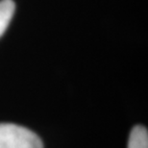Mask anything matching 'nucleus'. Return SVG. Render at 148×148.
<instances>
[{"label":"nucleus","mask_w":148,"mask_h":148,"mask_svg":"<svg viewBox=\"0 0 148 148\" xmlns=\"http://www.w3.org/2000/svg\"><path fill=\"white\" fill-rule=\"evenodd\" d=\"M128 148H148V132L143 125H136L129 137Z\"/></svg>","instance_id":"obj_3"},{"label":"nucleus","mask_w":148,"mask_h":148,"mask_svg":"<svg viewBox=\"0 0 148 148\" xmlns=\"http://www.w3.org/2000/svg\"><path fill=\"white\" fill-rule=\"evenodd\" d=\"M0 148H43L40 138L23 126L0 123Z\"/></svg>","instance_id":"obj_1"},{"label":"nucleus","mask_w":148,"mask_h":148,"mask_svg":"<svg viewBox=\"0 0 148 148\" xmlns=\"http://www.w3.org/2000/svg\"><path fill=\"white\" fill-rule=\"evenodd\" d=\"M16 5L13 0H0V37L3 36L14 16Z\"/></svg>","instance_id":"obj_2"}]
</instances>
